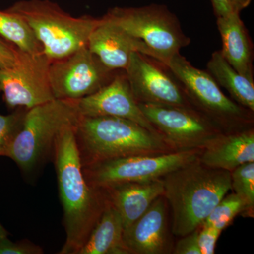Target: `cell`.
I'll return each mask as SVG.
<instances>
[{"mask_svg": "<svg viewBox=\"0 0 254 254\" xmlns=\"http://www.w3.org/2000/svg\"><path fill=\"white\" fill-rule=\"evenodd\" d=\"M53 161L58 179L66 240L59 254H78L107 203L102 189L83 174L74 136V124L65 127L55 143Z\"/></svg>", "mask_w": 254, "mask_h": 254, "instance_id": "1", "label": "cell"}, {"mask_svg": "<svg viewBox=\"0 0 254 254\" xmlns=\"http://www.w3.org/2000/svg\"><path fill=\"white\" fill-rule=\"evenodd\" d=\"M163 196L171 208L172 233L188 235L202 225L231 190V173L194 160L163 177Z\"/></svg>", "mask_w": 254, "mask_h": 254, "instance_id": "2", "label": "cell"}, {"mask_svg": "<svg viewBox=\"0 0 254 254\" xmlns=\"http://www.w3.org/2000/svg\"><path fill=\"white\" fill-rule=\"evenodd\" d=\"M74 136L82 168L111 159L175 151L158 133L115 117L78 116Z\"/></svg>", "mask_w": 254, "mask_h": 254, "instance_id": "3", "label": "cell"}, {"mask_svg": "<svg viewBox=\"0 0 254 254\" xmlns=\"http://www.w3.org/2000/svg\"><path fill=\"white\" fill-rule=\"evenodd\" d=\"M78 116L73 100L54 99L26 110L21 129L4 156L13 160L23 175L33 176L53 160L58 136Z\"/></svg>", "mask_w": 254, "mask_h": 254, "instance_id": "4", "label": "cell"}, {"mask_svg": "<svg viewBox=\"0 0 254 254\" xmlns=\"http://www.w3.org/2000/svg\"><path fill=\"white\" fill-rule=\"evenodd\" d=\"M28 23L50 61L62 59L86 46L101 18L74 17L50 0H21L6 9Z\"/></svg>", "mask_w": 254, "mask_h": 254, "instance_id": "5", "label": "cell"}, {"mask_svg": "<svg viewBox=\"0 0 254 254\" xmlns=\"http://www.w3.org/2000/svg\"><path fill=\"white\" fill-rule=\"evenodd\" d=\"M167 67L181 83L193 108L213 122L223 133L253 127L254 112L224 94L206 71L193 66L180 53L170 60Z\"/></svg>", "mask_w": 254, "mask_h": 254, "instance_id": "6", "label": "cell"}, {"mask_svg": "<svg viewBox=\"0 0 254 254\" xmlns=\"http://www.w3.org/2000/svg\"><path fill=\"white\" fill-rule=\"evenodd\" d=\"M104 16L141 41L149 50L151 58L165 66L190 43L178 18L166 6L152 4L142 7H115Z\"/></svg>", "mask_w": 254, "mask_h": 254, "instance_id": "7", "label": "cell"}, {"mask_svg": "<svg viewBox=\"0 0 254 254\" xmlns=\"http://www.w3.org/2000/svg\"><path fill=\"white\" fill-rule=\"evenodd\" d=\"M201 149L175 150L161 154L138 155L105 160L83 168L91 186L103 187L128 182L163 178L199 158Z\"/></svg>", "mask_w": 254, "mask_h": 254, "instance_id": "8", "label": "cell"}, {"mask_svg": "<svg viewBox=\"0 0 254 254\" xmlns=\"http://www.w3.org/2000/svg\"><path fill=\"white\" fill-rule=\"evenodd\" d=\"M138 105L150 125L173 150H203L223 133L195 108L142 103Z\"/></svg>", "mask_w": 254, "mask_h": 254, "instance_id": "9", "label": "cell"}, {"mask_svg": "<svg viewBox=\"0 0 254 254\" xmlns=\"http://www.w3.org/2000/svg\"><path fill=\"white\" fill-rule=\"evenodd\" d=\"M119 71L105 66L86 46L50 62V87L55 99L77 100L99 91Z\"/></svg>", "mask_w": 254, "mask_h": 254, "instance_id": "10", "label": "cell"}, {"mask_svg": "<svg viewBox=\"0 0 254 254\" xmlns=\"http://www.w3.org/2000/svg\"><path fill=\"white\" fill-rule=\"evenodd\" d=\"M50 62L43 53L21 51L16 66L0 69V92L9 109H31L55 99L49 80Z\"/></svg>", "mask_w": 254, "mask_h": 254, "instance_id": "11", "label": "cell"}, {"mask_svg": "<svg viewBox=\"0 0 254 254\" xmlns=\"http://www.w3.org/2000/svg\"><path fill=\"white\" fill-rule=\"evenodd\" d=\"M125 71L137 103L194 108L181 83L157 60L133 53Z\"/></svg>", "mask_w": 254, "mask_h": 254, "instance_id": "12", "label": "cell"}, {"mask_svg": "<svg viewBox=\"0 0 254 254\" xmlns=\"http://www.w3.org/2000/svg\"><path fill=\"white\" fill-rule=\"evenodd\" d=\"M73 102L79 116L127 119L158 133L140 109L124 70L99 91Z\"/></svg>", "mask_w": 254, "mask_h": 254, "instance_id": "13", "label": "cell"}, {"mask_svg": "<svg viewBox=\"0 0 254 254\" xmlns=\"http://www.w3.org/2000/svg\"><path fill=\"white\" fill-rule=\"evenodd\" d=\"M87 47L105 66L115 71H125L133 53H140L151 58L145 44L105 16L90 35Z\"/></svg>", "mask_w": 254, "mask_h": 254, "instance_id": "14", "label": "cell"}, {"mask_svg": "<svg viewBox=\"0 0 254 254\" xmlns=\"http://www.w3.org/2000/svg\"><path fill=\"white\" fill-rule=\"evenodd\" d=\"M123 241L129 254L168 253V220L163 195L155 199L138 220L124 230Z\"/></svg>", "mask_w": 254, "mask_h": 254, "instance_id": "15", "label": "cell"}, {"mask_svg": "<svg viewBox=\"0 0 254 254\" xmlns=\"http://www.w3.org/2000/svg\"><path fill=\"white\" fill-rule=\"evenodd\" d=\"M100 189L120 213L125 230L163 195V177L150 181L123 182Z\"/></svg>", "mask_w": 254, "mask_h": 254, "instance_id": "16", "label": "cell"}, {"mask_svg": "<svg viewBox=\"0 0 254 254\" xmlns=\"http://www.w3.org/2000/svg\"><path fill=\"white\" fill-rule=\"evenodd\" d=\"M198 160L209 168L230 173L241 165L254 162L253 127L222 133L202 150Z\"/></svg>", "mask_w": 254, "mask_h": 254, "instance_id": "17", "label": "cell"}, {"mask_svg": "<svg viewBox=\"0 0 254 254\" xmlns=\"http://www.w3.org/2000/svg\"><path fill=\"white\" fill-rule=\"evenodd\" d=\"M217 26L224 58L237 72L254 81L253 46L240 13L234 11L225 17L217 18Z\"/></svg>", "mask_w": 254, "mask_h": 254, "instance_id": "18", "label": "cell"}, {"mask_svg": "<svg viewBox=\"0 0 254 254\" xmlns=\"http://www.w3.org/2000/svg\"><path fill=\"white\" fill-rule=\"evenodd\" d=\"M123 232L121 216L107 199L101 216L78 254H129Z\"/></svg>", "mask_w": 254, "mask_h": 254, "instance_id": "19", "label": "cell"}, {"mask_svg": "<svg viewBox=\"0 0 254 254\" xmlns=\"http://www.w3.org/2000/svg\"><path fill=\"white\" fill-rule=\"evenodd\" d=\"M206 71L219 86L229 92L232 100L254 112V81L237 72L224 58L220 50L212 54L207 64Z\"/></svg>", "mask_w": 254, "mask_h": 254, "instance_id": "20", "label": "cell"}, {"mask_svg": "<svg viewBox=\"0 0 254 254\" xmlns=\"http://www.w3.org/2000/svg\"><path fill=\"white\" fill-rule=\"evenodd\" d=\"M0 36L24 53H43V46L28 23L7 9L0 11Z\"/></svg>", "mask_w": 254, "mask_h": 254, "instance_id": "21", "label": "cell"}, {"mask_svg": "<svg viewBox=\"0 0 254 254\" xmlns=\"http://www.w3.org/2000/svg\"><path fill=\"white\" fill-rule=\"evenodd\" d=\"M245 211L251 212L248 204L234 192L225 195L219 201L200 226L213 227L222 232L237 215Z\"/></svg>", "mask_w": 254, "mask_h": 254, "instance_id": "22", "label": "cell"}, {"mask_svg": "<svg viewBox=\"0 0 254 254\" xmlns=\"http://www.w3.org/2000/svg\"><path fill=\"white\" fill-rule=\"evenodd\" d=\"M231 190L247 202L251 211L254 205V162L237 167L231 172Z\"/></svg>", "mask_w": 254, "mask_h": 254, "instance_id": "23", "label": "cell"}, {"mask_svg": "<svg viewBox=\"0 0 254 254\" xmlns=\"http://www.w3.org/2000/svg\"><path fill=\"white\" fill-rule=\"evenodd\" d=\"M26 110L17 108L9 115L0 114V156H4L6 150L21 129Z\"/></svg>", "mask_w": 254, "mask_h": 254, "instance_id": "24", "label": "cell"}, {"mask_svg": "<svg viewBox=\"0 0 254 254\" xmlns=\"http://www.w3.org/2000/svg\"><path fill=\"white\" fill-rule=\"evenodd\" d=\"M43 248L29 240L12 242L8 237L0 240V254H43Z\"/></svg>", "mask_w": 254, "mask_h": 254, "instance_id": "25", "label": "cell"}, {"mask_svg": "<svg viewBox=\"0 0 254 254\" xmlns=\"http://www.w3.org/2000/svg\"><path fill=\"white\" fill-rule=\"evenodd\" d=\"M222 231L213 227H199L198 243L200 254H213L217 241Z\"/></svg>", "mask_w": 254, "mask_h": 254, "instance_id": "26", "label": "cell"}, {"mask_svg": "<svg viewBox=\"0 0 254 254\" xmlns=\"http://www.w3.org/2000/svg\"><path fill=\"white\" fill-rule=\"evenodd\" d=\"M21 50L0 36V69H7L17 64Z\"/></svg>", "mask_w": 254, "mask_h": 254, "instance_id": "27", "label": "cell"}, {"mask_svg": "<svg viewBox=\"0 0 254 254\" xmlns=\"http://www.w3.org/2000/svg\"><path fill=\"white\" fill-rule=\"evenodd\" d=\"M198 230H199V227L188 235L182 237L181 240L179 241L175 246L174 254H201L198 247Z\"/></svg>", "mask_w": 254, "mask_h": 254, "instance_id": "28", "label": "cell"}, {"mask_svg": "<svg viewBox=\"0 0 254 254\" xmlns=\"http://www.w3.org/2000/svg\"><path fill=\"white\" fill-rule=\"evenodd\" d=\"M211 2L217 18L225 17L235 11L229 0H211Z\"/></svg>", "mask_w": 254, "mask_h": 254, "instance_id": "29", "label": "cell"}, {"mask_svg": "<svg viewBox=\"0 0 254 254\" xmlns=\"http://www.w3.org/2000/svg\"><path fill=\"white\" fill-rule=\"evenodd\" d=\"M234 11L240 13L242 10L248 7L252 2V0H229Z\"/></svg>", "mask_w": 254, "mask_h": 254, "instance_id": "30", "label": "cell"}, {"mask_svg": "<svg viewBox=\"0 0 254 254\" xmlns=\"http://www.w3.org/2000/svg\"><path fill=\"white\" fill-rule=\"evenodd\" d=\"M9 233L7 230L2 226L1 223H0V240L9 236Z\"/></svg>", "mask_w": 254, "mask_h": 254, "instance_id": "31", "label": "cell"}]
</instances>
